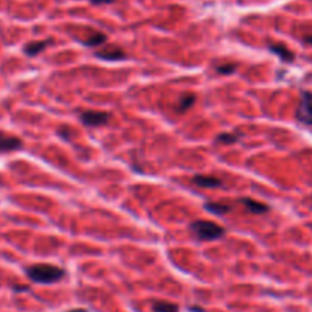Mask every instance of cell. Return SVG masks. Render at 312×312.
I'll list each match as a JSON object with an SVG mask.
<instances>
[{"label":"cell","mask_w":312,"mask_h":312,"mask_svg":"<svg viewBox=\"0 0 312 312\" xmlns=\"http://www.w3.org/2000/svg\"><path fill=\"white\" fill-rule=\"evenodd\" d=\"M79 119L87 126H102L110 122L111 114L105 113V111H90L89 110V111H82L79 114Z\"/></svg>","instance_id":"cell-4"},{"label":"cell","mask_w":312,"mask_h":312,"mask_svg":"<svg viewBox=\"0 0 312 312\" xmlns=\"http://www.w3.org/2000/svg\"><path fill=\"white\" fill-rule=\"evenodd\" d=\"M189 311H190V312H204L201 308H195V306H193V308H189Z\"/></svg>","instance_id":"cell-18"},{"label":"cell","mask_w":312,"mask_h":312,"mask_svg":"<svg viewBox=\"0 0 312 312\" xmlns=\"http://www.w3.org/2000/svg\"><path fill=\"white\" fill-rule=\"evenodd\" d=\"M154 312H178V306L169 302H156L153 306Z\"/></svg>","instance_id":"cell-15"},{"label":"cell","mask_w":312,"mask_h":312,"mask_svg":"<svg viewBox=\"0 0 312 312\" xmlns=\"http://www.w3.org/2000/svg\"><path fill=\"white\" fill-rule=\"evenodd\" d=\"M241 139V134H234V133H222L217 137V143H222V145H232L236 143Z\"/></svg>","instance_id":"cell-14"},{"label":"cell","mask_w":312,"mask_h":312,"mask_svg":"<svg viewBox=\"0 0 312 312\" xmlns=\"http://www.w3.org/2000/svg\"><path fill=\"white\" fill-rule=\"evenodd\" d=\"M296 117L298 122L305 125H312V92H302Z\"/></svg>","instance_id":"cell-3"},{"label":"cell","mask_w":312,"mask_h":312,"mask_svg":"<svg viewBox=\"0 0 312 312\" xmlns=\"http://www.w3.org/2000/svg\"><path fill=\"white\" fill-rule=\"evenodd\" d=\"M23 146V142L16 136H9L0 131V153H9V151H17Z\"/></svg>","instance_id":"cell-6"},{"label":"cell","mask_w":312,"mask_h":312,"mask_svg":"<svg viewBox=\"0 0 312 312\" xmlns=\"http://www.w3.org/2000/svg\"><path fill=\"white\" fill-rule=\"evenodd\" d=\"M204 207H206L207 212H210L212 215H217V217H222V215L232 212L233 206H230L229 203H206L204 204Z\"/></svg>","instance_id":"cell-9"},{"label":"cell","mask_w":312,"mask_h":312,"mask_svg":"<svg viewBox=\"0 0 312 312\" xmlns=\"http://www.w3.org/2000/svg\"><path fill=\"white\" fill-rule=\"evenodd\" d=\"M305 43H308V45H312V35L305 37Z\"/></svg>","instance_id":"cell-20"},{"label":"cell","mask_w":312,"mask_h":312,"mask_svg":"<svg viewBox=\"0 0 312 312\" xmlns=\"http://www.w3.org/2000/svg\"><path fill=\"white\" fill-rule=\"evenodd\" d=\"M90 2L94 5H102V3H113L114 0H90Z\"/></svg>","instance_id":"cell-17"},{"label":"cell","mask_w":312,"mask_h":312,"mask_svg":"<svg viewBox=\"0 0 312 312\" xmlns=\"http://www.w3.org/2000/svg\"><path fill=\"white\" fill-rule=\"evenodd\" d=\"M268 49H270L273 53H276V55L285 62H293L294 61V57H296L294 52H291L283 45H270V46H268Z\"/></svg>","instance_id":"cell-10"},{"label":"cell","mask_w":312,"mask_h":312,"mask_svg":"<svg viewBox=\"0 0 312 312\" xmlns=\"http://www.w3.org/2000/svg\"><path fill=\"white\" fill-rule=\"evenodd\" d=\"M67 312H89V311H85V309H81V308H77V309H70Z\"/></svg>","instance_id":"cell-19"},{"label":"cell","mask_w":312,"mask_h":312,"mask_svg":"<svg viewBox=\"0 0 312 312\" xmlns=\"http://www.w3.org/2000/svg\"><path fill=\"white\" fill-rule=\"evenodd\" d=\"M189 229H190L192 234L195 236V239L203 241V242L222 239L225 233H227V230H225L222 225L212 222V221H206V219L193 221Z\"/></svg>","instance_id":"cell-2"},{"label":"cell","mask_w":312,"mask_h":312,"mask_svg":"<svg viewBox=\"0 0 312 312\" xmlns=\"http://www.w3.org/2000/svg\"><path fill=\"white\" fill-rule=\"evenodd\" d=\"M195 94H192V93H186V94H183L180 96V99L175 105V110L178 113H186L189 109H192V105L195 104Z\"/></svg>","instance_id":"cell-12"},{"label":"cell","mask_w":312,"mask_h":312,"mask_svg":"<svg viewBox=\"0 0 312 312\" xmlns=\"http://www.w3.org/2000/svg\"><path fill=\"white\" fill-rule=\"evenodd\" d=\"M49 40H41V41H31L25 46V53L29 57H35L38 53H41L49 45Z\"/></svg>","instance_id":"cell-11"},{"label":"cell","mask_w":312,"mask_h":312,"mask_svg":"<svg viewBox=\"0 0 312 312\" xmlns=\"http://www.w3.org/2000/svg\"><path fill=\"white\" fill-rule=\"evenodd\" d=\"M238 201L241 204H244L245 209L249 212H251L253 215H262V213L270 212V206L265 204V203L256 201V200H251V198H239Z\"/></svg>","instance_id":"cell-7"},{"label":"cell","mask_w":312,"mask_h":312,"mask_svg":"<svg viewBox=\"0 0 312 312\" xmlns=\"http://www.w3.org/2000/svg\"><path fill=\"white\" fill-rule=\"evenodd\" d=\"M107 41V35L102 34V32H94V34L87 38V40H84L82 43L85 46H89V47H98L101 45H104V43Z\"/></svg>","instance_id":"cell-13"},{"label":"cell","mask_w":312,"mask_h":312,"mask_svg":"<svg viewBox=\"0 0 312 312\" xmlns=\"http://www.w3.org/2000/svg\"><path fill=\"white\" fill-rule=\"evenodd\" d=\"M193 185H197L200 187H206V189H215V187H221L222 183L217 177H210V175H195L192 178Z\"/></svg>","instance_id":"cell-8"},{"label":"cell","mask_w":312,"mask_h":312,"mask_svg":"<svg viewBox=\"0 0 312 312\" xmlns=\"http://www.w3.org/2000/svg\"><path fill=\"white\" fill-rule=\"evenodd\" d=\"M26 274L34 283L40 285H53L60 282L66 276V271L61 266L50 264H35L26 268Z\"/></svg>","instance_id":"cell-1"},{"label":"cell","mask_w":312,"mask_h":312,"mask_svg":"<svg viewBox=\"0 0 312 312\" xmlns=\"http://www.w3.org/2000/svg\"><path fill=\"white\" fill-rule=\"evenodd\" d=\"M94 57L99 60H104V61H122L126 58V53L117 46H109L101 50H96Z\"/></svg>","instance_id":"cell-5"},{"label":"cell","mask_w":312,"mask_h":312,"mask_svg":"<svg viewBox=\"0 0 312 312\" xmlns=\"http://www.w3.org/2000/svg\"><path fill=\"white\" fill-rule=\"evenodd\" d=\"M236 69H238V64L236 62H224L215 67V70H217V73H219V75H232L236 72Z\"/></svg>","instance_id":"cell-16"}]
</instances>
